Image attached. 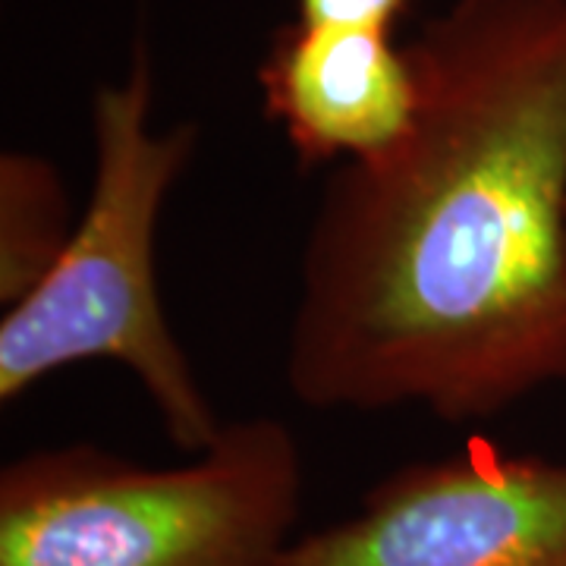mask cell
I'll return each mask as SVG.
<instances>
[{"mask_svg":"<svg viewBox=\"0 0 566 566\" xmlns=\"http://www.w3.org/2000/svg\"><path fill=\"white\" fill-rule=\"evenodd\" d=\"M409 51L416 123L324 182L283 375L475 422L566 385V0H453Z\"/></svg>","mask_w":566,"mask_h":566,"instance_id":"6da1fadb","label":"cell"},{"mask_svg":"<svg viewBox=\"0 0 566 566\" xmlns=\"http://www.w3.org/2000/svg\"><path fill=\"white\" fill-rule=\"evenodd\" d=\"M151 104V54L139 39L126 76L92 98V189L73 237L0 318V403H20L70 365L117 363L151 400L164 434L192 457L223 422L164 312L155 237L196 155V126L155 129Z\"/></svg>","mask_w":566,"mask_h":566,"instance_id":"7a4b0ae2","label":"cell"},{"mask_svg":"<svg viewBox=\"0 0 566 566\" xmlns=\"http://www.w3.org/2000/svg\"><path fill=\"white\" fill-rule=\"evenodd\" d=\"M277 566H566V463L472 441L397 469Z\"/></svg>","mask_w":566,"mask_h":566,"instance_id":"277c9868","label":"cell"},{"mask_svg":"<svg viewBox=\"0 0 566 566\" xmlns=\"http://www.w3.org/2000/svg\"><path fill=\"white\" fill-rule=\"evenodd\" d=\"M293 20L334 22V25H371L397 29L409 0H290Z\"/></svg>","mask_w":566,"mask_h":566,"instance_id":"52a82bcc","label":"cell"},{"mask_svg":"<svg viewBox=\"0 0 566 566\" xmlns=\"http://www.w3.org/2000/svg\"><path fill=\"white\" fill-rule=\"evenodd\" d=\"M300 501L303 450L274 416L164 469L41 447L0 472V566H277Z\"/></svg>","mask_w":566,"mask_h":566,"instance_id":"3957f363","label":"cell"},{"mask_svg":"<svg viewBox=\"0 0 566 566\" xmlns=\"http://www.w3.org/2000/svg\"><path fill=\"white\" fill-rule=\"evenodd\" d=\"M259 88L268 120L308 167L378 158L419 114V73L390 29L290 20L274 35Z\"/></svg>","mask_w":566,"mask_h":566,"instance_id":"5b68a950","label":"cell"},{"mask_svg":"<svg viewBox=\"0 0 566 566\" xmlns=\"http://www.w3.org/2000/svg\"><path fill=\"white\" fill-rule=\"evenodd\" d=\"M76 221L54 164L22 148L0 155V303L22 300L54 268Z\"/></svg>","mask_w":566,"mask_h":566,"instance_id":"8992f818","label":"cell"}]
</instances>
